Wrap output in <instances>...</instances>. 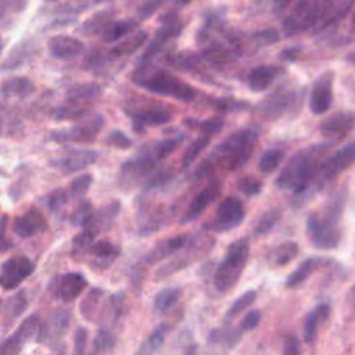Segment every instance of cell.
<instances>
[{
  "label": "cell",
  "mask_w": 355,
  "mask_h": 355,
  "mask_svg": "<svg viewBox=\"0 0 355 355\" xmlns=\"http://www.w3.org/2000/svg\"><path fill=\"white\" fill-rule=\"evenodd\" d=\"M345 197V190H340L330 198L322 214H311L308 216L306 232L315 247L330 250L340 243L338 222L344 211Z\"/></svg>",
  "instance_id": "6da1fadb"
},
{
  "label": "cell",
  "mask_w": 355,
  "mask_h": 355,
  "mask_svg": "<svg viewBox=\"0 0 355 355\" xmlns=\"http://www.w3.org/2000/svg\"><path fill=\"white\" fill-rule=\"evenodd\" d=\"M133 80L137 86L150 93L168 96L184 103L193 101L197 96V90L189 83L166 71L154 68L148 64H143L135 71Z\"/></svg>",
  "instance_id": "7a4b0ae2"
},
{
  "label": "cell",
  "mask_w": 355,
  "mask_h": 355,
  "mask_svg": "<svg viewBox=\"0 0 355 355\" xmlns=\"http://www.w3.org/2000/svg\"><path fill=\"white\" fill-rule=\"evenodd\" d=\"M323 147L324 146L311 147L294 154L277 176L276 184L280 189L293 190L294 193H302L305 189H308L309 183L315 179L318 169L320 168L319 158L322 153L320 148Z\"/></svg>",
  "instance_id": "3957f363"
},
{
  "label": "cell",
  "mask_w": 355,
  "mask_h": 355,
  "mask_svg": "<svg viewBox=\"0 0 355 355\" xmlns=\"http://www.w3.org/2000/svg\"><path fill=\"white\" fill-rule=\"evenodd\" d=\"M248 255L250 243L247 239H239L229 245L225 259L218 265L214 275V284L218 291L225 293L237 283Z\"/></svg>",
  "instance_id": "277c9868"
},
{
  "label": "cell",
  "mask_w": 355,
  "mask_h": 355,
  "mask_svg": "<svg viewBox=\"0 0 355 355\" xmlns=\"http://www.w3.org/2000/svg\"><path fill=\"white\" fill-rule=\"evenodd\" d=\"M257 139L258 133L254 129L237 130L215 148V155L226 168H240L250 158Z\"/></svg>",
  "instance_id": "5b68a950"
},
{
  "label": "cell",
  "mask_w": 355,
  "mask_h": 355,
  "mask_svg": "<svg viewBox=\"0 0 355 355\" xmlns=\"http://www.w3.org/2000/svg\"><path fill=\"white\" fill-rule=\"evenodd\" d=\"M329 0H297L283 21V28L287 35H297L306 31L319 19L327 10Z\"/></svg>",
  "instance_id": "8992f818"
},
{
  "label": "cell",
  "mask_w": 355,
  "mask_h": 355,
  "mask_svg": "<svg viewBox=\"0 0 355 355\" xmlns=\"http://www.w3.org/2000/svg\"><path fill=\"white\" fill-rule=\"evenodd\" d=\"M100 87L93 83H80L72 86L67 93L65 104L57 111V119L79 118L83 115L89 105L100 96Z\"/></svg>",
  "instance_id": "52a82bcc"
},
{
  "label": "cell",
  "mask_w": 355,
  "mask_h": 355,
  "mask_svg": "<svg viewBox=\"0 0 355 355\" xmlns=\"http://www.w3.org/2000/svg\"><path fill=\"white\" fill-rule=\"evenodd\" d=\"M103 125H104V118L100 114H96L78 122L71 129L51 132L50 139L57 143H68V141L89 143L96 139Z\"/></svg>",
  "instance_id": "ba28073f"
},
{
  "label": "cell",
  "mask_w": 355,
  "mask_h": 355,
  "mask_svg": "<svg viewBox=\"0 0 355 355\" xmlns=\"http://www.w3.org/2000/svg\"><path fill=\"white\" fill-rule=\"evenodd\" d=\"M245 216L244 207L240 200L234 197H226L216 208L215 216L209 223V229L214 232H227L237 227Z\"/></svg>",
  "instance_id": "9c48e42d"
},
{
  "label": "cell",
  "mask_w": 355,
  "mask_h": 355,
  "mask_svg": "<svg viewBox=\"0 0 355 355\" xmlns=\"http://www.w3.org/2000/svg\"><path fill=\"white\" fill-rule=\"evenodd\" d=\"M35 272V263L24 255L12 257L3 262L0 270V287L4 290L17 288Z\"/></svg>",
  "instance_id": "30bf717a"
},
{
  "label": "cell",
  "mask_w": 355,
  "mask_h": 355,
  "mask_svg": "<svg viewBox=\"0 0 355 355\" xmlns=\"http://www.w3.org/2000/svg\"><path fill=\"white\" fill-rule=\"evenodd\" d=\"M132 119L133 128L137 132H143L148 126H157L168 123L173 118V112L165 104H153L143 108H128L126 111Z\"/></svg>",
  "instance_id": "8fae6325"
},
{
  "label": "cell",
  "mask_w": 355,
  "mask_h": 355,
  "mask_svg": "<svg viewBox=\"0 0 355 355\" xmlns=\"http://www.w3.org/2000/svg\"><path fill=\"white\" fill-rule=\"evenodd\" d=\"M157 162L158 158L154 154L153 148H143L132 158L126 159V162L121 168V178H123L126 182L146 178L154 173Z\"/></svg>",
  "instance_id": "7c38bea8"
},
{
  "label": "cell",
  "mask_w": 355,
  "mask_h": 355,
  "mask_svg": "<svg viewBox=\"0 0 355 355\" xmlns=\"http://www.w3.org/2000/svg\"><path fill=\"white\" fill-rule=\"evenodd\" d=\"M333 72H324L312 85L309 93V110L315 115L326 114L333 103Z\"/></svg>",
  "instance_id": "4fadbf2b"
},
{
  "label": "cell",
  "mask_w": 355,
  "mask_h": 355,
  "mask_svg": "<svg viewBox=\"0 0 355 355\" xmlns=\"http://www.w3.org/2000/svg\"><path fill=\"white\" fill-rule=\"evenodd\" d=\"M180 29H182V25L179 22L178 14L175 11H171V12H166L165 15H162L161 26L158 28L157 33L154 35L153 40L150 42V44L143 55V64H148V60L151 57H154L166 44V42L169 39L178 36Z\"/></svg>",
  "instance_id": "5bb4252c"
},
{
  "label": "cell",
  "mask_w": 355,
  "mask_h": 355,
  "mask_svg": "<svg viewBox=\"0 0 355 355\" xmlns=\"http://www.w3.org/2000/svg\"><path fill=\"white\" fill-rule=\"evenodd\" d=\"M86 286V277L78 272L62 273L61 276H57V279H54L50 284L54 295L65 302L76 300L83 293Z\"/></svg>",
  "instance_id": "9a60e30c"
},
{
  "label": "cell",
  "mask_w": 355,
  "mask_h": 355,
  "mask_svg": "<svg viewBox=\"0 0 355 355\" xmlns=\"http://www.w3.org/2000/svg\"><path fill=\"white\" fill-rule=\"evenodd\" d=\"M355 162V141H351L338 150H336L331 155H329L324 162L320 165L319 172L322 180H330L336 178L340 172L347 169Z\"/></svg>",
  "instance_id": "2e32d148"
},
{
  "label": "cell",
  "mask_w": 355,
  "mask_h": 355,
  "mask_svg": "<svg viewBox=\"0 0 355 355\" xmlns=\"http://www.w3.org/2000/svg\"><path fill=\"white\" fill-rule=\"evenodd\" d=\"M97 157H98V154L94 150L72 148V150H67L65 154H62L60 157L51 158L50 165L69 173V172L82 171L86 166L94 164Z\"/></svg>",
  "instance_id": "e0dca14e"
},
{
  "label": "cell",
  "mask_w": 355,
  "mask_h": 355,
  "mask_svg": "<svg viewBox=\"0 0 355 355\" xmlns=\"http://www.w3.org/2000/svg\"><path fill=\"white\" fill-rule=\"evenodd\" d=\"M69 320H71V313L65 309H57L54 311L46 323H43L39 329L37 338L42 343H50L54 344L57 343L68 330L69 327Z\"/></svg>",
  "instance_id": "ac0fdd59"
},
{
  "label": "cell",
  "mask_w": 355,
  "mask_h": 355,
  "mask_svg": "<svg viewBox=\"0 0 355 355\" xmlns=\"http://www.w3.org/2000/svg\"><path fill=\"white\" fill-rule=\"evenodd\" d=\"M50 54L57 60H69L79 55L85 46L83 43L69 35H55L51 36L47 42Z\"/></svg>",
  "instance_id": "d6986e66"
},
{
  "label": "cell",
  "mask_w": 355,
  "mask_h": 355,
  "mask_svg": "<svg viewBox=\"0 0 355 355\" xmlns=\"http://www.w3.org/2000/svg\"><path fill=\"white\" fill-rule=\"evenodd\" d=\"M220 191V184L216 180H212L209 184H207L189 204L184 215L182 216V222H190L193 219H196L197 216H200L207 208L208 205L218 197Z\"/></svg>",
  "instance_id": "ffe728a7"
},
{
  "label": "cell",
  "mask_w": 355,
  "mask_h": 355,
  "mask_svg": "<svg viewBox=\"0 0 355 355\" xmlns=\"http://www.w3.org/2000/svg\"><path fill=\"white\" fill-rule=\"evenodd\" d=\"M46 229V220L37 209H29L17 216L12 223V232L19 239H29Z\"/></svg>",
  "instance_id": "44dd1931"
},
{
  "label": "cell",
  "mask_w": 355,
  "mask_h": 355,
  "mask_svg": "<svg viewBox=\"0 0 355 355\" xmlns=\"http://www.w3.org/2000/svg\"><path fill=\"white\" fill-rule=\"evenodd\" d=\"M282 68L277 65H258L247 76V85L252 92H265L280 75Z\"/></svg>",
  "instance_id": "7402d4cb"
},
{
  "label": "cell",
  "mask_w": 355,
  "mask_h": 355,
  "mask_svg": "<svg viewBox=\"0 0 355 355\" xmlns=\"http://www.w3.org/2000/svg\"><path fill=\"white\" fill-rule=\"evenodd\" d=\"M355 123L354 115L344 114V112H336L330 116H327L320 123V132L326 137H338L341 135L348 133Z\"/></svg>",
  "instance_id": "603a6c76"
},
{
  "label": "cell",
  "mask_w": 355,
  "mask_h": 355,
  "mask_svg": "<svg viewBox=\"0 0 355 355\" xmlns=\"http://www.w3.org/2000/svg\"><path fill=\"white\" fill-rule=\"evenodd\" d=\"M35 92V85L31 79L24 76L7 78L0 83V93L4 97L26 98Z\"/></svg>",
  "instance_id": "cb8c5ba5"
},
{
  "label": "cell",
  "mask_w": 355,
  "mask_h": 355,
  "mask_svg": "<svg viewBox=\"0 0 355 355\" xmlns=\"http://www.w3.org/2000/svg\"><path fill=\"white\" fill-rule=\"evenodd\" d=\"M184 244H186V236H184V234H178V236L169 237V239H166V240L158 243V244L153 248V251L148 252V255H147V258H146V262H147V263H155V262H158L159 259L175 254L176 251H179L180 248H183Z\"/></svg>",
  "instance_id": "d4e9b609"
},
{
  "label": "cell",
  "mask_w": 355,
  "mask_h": 355,
  "mask_svg": "<svg viewBox=\"0 0 355 355\" xmlns=\"http://www.w3.org/2000/svg\"><path fill=\"white\" fill-rule=\"evenodd\" d=\"M172 326L169 323H161L158 324L141 343L139 349L135 352V355H155L158 349L162 347L168 333L171 331Z\"/></svg>",
  "instance_id": "484cf974"
},
{
  "label": "cell",
  "mask_w": 355,
  "mask_h": 355,
  "mask_svg": "<svg viewBox=\"0 0 355 355\" xmlns=\"http://www.w3.org/2000/svg\"><path fill=\"white\" fill-rule=\"evenodd\" d=\"M147 39H148L147 32L140 31V32L135 33L133 36L126 37V39L121 40L119 43H116V44L110 50V55H111V57H116V58L130 55V54H133L136 50H139V49L146 43Z\"/></svg>",
  "instance_id": "4316f807"
},
{
  "label": "cell",
  "mask_w": 355,
  "mask_h": 355,
  "mask_svg": "<svg viewBox=\"0 0 355 355\" xmlns=\"http://www.w3.org/2000/svg\"><path fill=\"white\" fill-rule=\"evenodd\" d=\"M330 313V306L327 304L318 305L312 312L308 313L304 323V338L306 343H312L316 337L318 326L322 320H324Z\"/></svg>",
  "instance_id": "83f0119b"
},
{
  "label": "cell",
  "mask_w": 355,
  "mask_h": 355,
  "mask_svg": "<svg viewBox=\"0 0 355 355\" xmlns=\"http://www.w3.org/2000/svg\"><path fill=\"white\" fill-rule=\"evenodd\" d=\"M103 297H104V291L98 287L89 290V293L83 297V300L80 301L79 309H80L82 316L86 320H93L96 318V315L98 313V308H100Z\"/></svg>",
  "instance_id": "f1b7e54d"
},
{
  "label": "cell",
  "mask_w": 355,
  "mask_h": 355,
  "mask_svg": "<svg viewBox=\"0 0 355 355\" xmlns=\"http://www.w3.org/2000/svg\"><path fill=\"white\" fill-rule=\"evenodd\" d=\"M86 252H89L92 257L97 258L100 263L110 265L118 257L119 248L110 241L100 240V241H94L93 245Z\"/></svg>",
  "instance_id": "f546056e"
},
{
  "label": "cell",
  "mask_w": 355,
  "mask_h": 355,
  "mask_svg": "<svg viewBox=\"0 0 355 355\" xmlns=\"http://www.w3.org/2000/svg\"><path fill=\"white\" fill-rule=\"evenodd\" d=\"M297 254H298V245L293 241H287V243H283L279 247H276L269 254L268 258H269V263L283 266V265L288 263L290 261H293Z\"/></svg>",
  "instance_id": "4dcf8cb0"
},
{
  "label": "cell",
  "mask_w": 355,
  "mask_h": 355,
  "mask_svg": "<svg viewBox=\"0 0 355 355\" xmlns=\"http://www.w3.org/2000/svg\"><path fill=\"white\" fill-rule=\"evenodd\" d=\"M322 259L319 258H308L305 259L293 273L288 275L287 277V287H295L298 284H301L318 266H320Z\"/></svg>",
  "instance_id": "1f68e13d"
},
{
  "label": "cell",
  "mask_w": 355,
  "mask_h": 355,
  "mask_svg": "<svg viewBox=\"0 0 355 355\" xmlns=\"http://www.w3.org/2000/svg\"><path fill=\"white\" fill-rule=\"evenodd\" d=\"M136 24L133 21H111L104 31L100 33V36L107 40V42H114V40H121L125 37Z\"/></svg>",
  "instance_id": "d6a6232c"
},
{
  "label": "cell",
  "mask_w": 355,
  "mask_h": 355,
  "mask_svg": "<svg viewBox=\"0 0 355 355\" xmlns=\"http://www.w3.org/2000/svg\"><path fill=\"white\" fill-rule=\"evenodd\" d=\"M284 150L282 148H269L266 150L258 161V171L262 173H272L277 169L280 162L284 159Z\"/></svg>",
  "instance_id": "836d02e7"
},
{
  "label": "cell",
  "mask_w": 355,
  "mask_h": 355,
  "mask_svg": "<svg viewBox=\"0 0 355 355\" xmlns=\"http://www.w3.org/2000/svg\"><path fill=\"white\" fill-rule=\"evenodd\" d=\"M111 12L110 11H100L94 14L92 18H89L80 28V32L85 33L86 36L92 35H100L104 28L111 22Z\"/></svg>",
  "instance_id": "e575fe53"
},
{
  "label": "cell",
  "mask_w": 355,
  "mask_h": 355,
  "mask_svg": "<svg viewBox=\"0 0 355 355\" xmlns=\"http://www.w3.org/2000/svg\"><path fill=\"white\" fill-rule=\"evenodd\" d=\"M211 137H212L211 135L201 132V135L186 148V151H184V154H183V157H182V165H183V168L190 166V165L197 159V157H198V155L202 153V150H205V147L208 146Z\"/></svg>",
  "instance_id": "d590c367"
},
{
  "label": "cell",
  "mask_w": 355,
  "mask_h": 355,
  "mask_svg": "<svg viewBox=\"0 0 355 355\" xmlns=\"http://www.w3.org/2000/svg\"><path fill=\"white\" fill-rule=\"evenodd\" d=\"M179 297H180V290L178 287L164 288L159 293H157L154 298V309L157 312L164 313L178 302Z\"/></svg>",
  "instance_id": "8d00e7d4"
},
{
  "label": "cell",
  "mask_w": 355,
  "mask_h": 355,
  "mask_svg": "<svg viewBox=\"0 0 355 355\" xmlns=\"http://www.w3.org/2000/svg\"><path fill=\"white\" fill-rule=\"evenodd\" d=\"M288 93H273L268 100L263 101L262 114L265 118H279L287 105Z\"/></svg>",
  "instance_id": "74e56055"
},
{
  "label": "cell",
  "mask_w": 355,
  "mask_h": 355,
  "mask_svg": "<svg viewBox=\"0 0 355 355\" xmlns=\"http://www.w3.org/2000/svg\"><path fill=\"white\" fill-rule=\"evenodd\" d=\"M94 216V211L93 207L89 201H82L75 211L71 215V223H73L75 226H83L87 227Z\"/></svg>",
  "instance_id": "f35d334b"
},
{
  "label": "cell",
  "mask_w": 355,
  "mask_h": 355,
  "mask_svg": "<svg viewBox=\"0 0 355 355\" xmlns=\"http://www.w3.org/2000/svg\"><path fill=\"white\" fill-rule=\"evenodd\" d=\"M255 297H257V293L254 290H250V291H245L244 294H241L227 309L226 312V316H225V320L229 322L230 319H233L234 316H237L239 313H241L243 311H245L254 301H255Z\"/></svg>",
  "instance_id": "ab89813d"
},
{
  "label": "cell",
  "mask_w": 355,
  "mask_h": 355,
  "mask_svg": "<svg viewBox=\"0 0 355 355\" xmlns=\"http://www.w3.org/2000/svg\"><path fill=\"white\" fill-rule=\"evenodd\" d=\"M96 234H97V230H94L92 227H85L82 233H79L78 236L73 237L72 251L75 254L86 252L93 245V243L96 241Z\"/></svg>",
  "instance_id": "60d3db41"
},
{
  "label": "cell",
  "mask_w": 355,
  "mask_h": 355,
  "mask_svg": "<svg viewBox=\"0 0 355 355\" xmlns=\"http://www.w3.org/2000/svg\"><path fill=\"white\" fill-rule=\"evenodd\" d=\"M183 135H179L176 137H169L165 140H161L158 143H155L151 148L154 151V154L157 155L158 159H164L166 158L169 154H172L183 141Z\"/></svg>",
  "instance_id": "b9f144b4"
},
{
  "label": "cell",
  "mask_w": 355,
  "mask_h": 355,
  "mask_svg": "<svg viewBox=\"0 0 355 355\" xmlns=\"http://www.w3.org/2000/svg\"><path fill=\"white\" fill-rule=\"evenodd\" d=\"M93 183V178L89 173H83L76 176L68 187V194H71L72 197H82L87 193V190L90 189Z\"/></svg>",
  "instance_id": "7bdbcfd3"
},
{
  "label": "cell",
  "mask_w": 355,
  "mask_h": 355,
  "mask_svg": "<svg viewBox=\"0 0 355 355\" xmlns=\"http://www.w3.org/2000/svg\"><path fill=\"white\" fill-rule=\"evenodd\" d=\"M280 219V212L276 211V209H272V211H268L266 214H263L257 226L254 227V233L258 234V236H262V234H266L268 232L272 230V227L277 223V220Z\"/></svg>",
  "instance_id": "ee69618b"
},
{
  "label": "cell",
  "mask_w": 355,
  "mask_h": 355,
  "mask_svg": "<svg viewBox=\"0 0 355 355\" xmlns=\"http://www.w3.org/2000/svg\"><path fill=\"white\" fill-rule=\"evenodd\" d=\"M93 347L98 349L101 354L110 352L115 347V337L114 334L107 329H100L94 337Z\"/></svg>",
  "instance_id": "f6af8a7d"
},
{
  "label": "cell",
  "mask_w": 355,
  "mask_h": 355,
  "mask_svg": "<svg viewBox=\"0 0 355 355\" xmlns=\"http://www.w3.org/2000/svg\"><path fill=\"white\" fill-rule=\"evenodd\" d=\"M237 187H239V190L243 194L251 197V196H255V194H258L261 191L262 183H261V180H258L255 178L245 176V178H243V179H240L237 182Z\"/></svg>",
  "instance_id": "bcb514c9"
},
{
  "label": "cell",
  "mask_w": 355,
  "mask_h": 355,
  "mask_svg": "<svg viewBox=\"0 0 355 355\" xmlns=\"http://www.w3.org/2000/svg\"><path fill=\"white\" fill-rule=\"evenodd\" d=\"M89 333L85 327H78L73 334V349L72 355H85Z\"/></svg>",
  "instance_id": "7dc6e473"
},
{
  "label": "cell",
  "mask_w": 355,
  "mask_h": 355,
  "mask_svg": "<svg viewBox=\"0 0 355 355\" xmlns=\"http://www.w3.org/2000/svg\"><path fill=\"white\" fill-rule=\"evenodd\" d=\"M259 320H261V312L257 311V309L250 311V312H247L245 316L243 318L239 330H240V331H250V330H252V329H255V327L258 326Z\"/></svg>",
  "instance_id": "c3c4849f"
},
{
  "label": "cell",
  "mask_w": 355,
  "mask_h": 355,
  "mask_svg": "<svg viewBox=\"0 0 355 355\" xmlns=\"http://www.w3.org/2000/svg\"><path fill=\"white\" fill-rule=\"evenodd\" d=\"M105 141H107L110 146L118 147V148H128V147H130V144H132L130 140H129V137H128L126 135H123L122 132H119V130L111 132V133L107 136Z\"/></svg>",
  "instance_id": "681fc988"
},
{
  "label": "cell",
  "mask_w": 355,
  "mask_h": 355,
  "mask_svg": "<svg viewBox=\"0 0 355 355\" xmlns=\"http://www.w3.org/2000/svg\"><path fill=\"white\" fill-rule=\"evenodd\" d=\"M67 198H68V196H67L65 191H62V190H55V191H53V193L49 196L47 205H49V208H50L53 212H55V211H58L60 208H62V207L67 204Z\"/></svg>",
  "instance_id": "f907efd6"
},
{
  "label": "cell",
  "mask_w": 355,
  "mask_h": 355,
  "mask_svg": "<svg viewBox=\"0 0 355 355\" xmlns=\"http://www.w3.org/2000/svg\"><path fill=\"white\" fill-rule=\"evenodd\" d=\"M26 306V298H25V293L19 291L17 293L11 301H10V311H11V318H17Z\"/></svg>",
  "instance_id": "816d5d0a"
},
{
  "label": "cell",
  "mask_w": 355,
  "mask_h": 355,
  "mask_svg": "<svg viewBox=\"0 0 355 355\" xmlns=\"http://www.w3.org/2000/svg\"><path fill=\"white\" fill-rule=\"evenodd\" d=\"M165 0H146L140 8L137 10V15L141 18V19H146L148 18L150 15H153L155 12V10L164 3Z\"/></svg>",
  "instance_id": "f5cc1de1"
},
{
  "label": "cell",
  "mask_w": 355,
  "mask_h": 355,
  "mask_svg": "<svg viewBox=\"0 0 355 355\" xmlns=\"http://www.w3.org/2000/svg\"><path fill=\"white\" fill-rule=\"evenodd\" d=\"M222 126H223V122H222L220 119L212 118V119H208V121L202 122V123L200 125V130H201L202 133H208V135L214 136L215 133H218V132L222 129Z\"/></svg>",
  "instance_id": "db71d44e"
},
{
  "label": "cell",
  "mask_w": 355,
  "mask_h": 355,
  "mask_svg": "<svg viewBox=\"0 0 355 355\" xmlns=\"http://www.w3.org/2000/svg\"><path fill=\"white\" fill-rule=\"evenodd\" d=\"M6 229H7V216L3 215L0 220V251H8L12 247V241L8 240L6 234Z\"/></svg>",
  "instance_id": "11a10c76"
},
{
  "label": "cell",
  "mask_w": 355,
  "mask_h": 355,
  "mask_svg": "<svg viewBox=\"0 0 355 355\" xmlns=\"http://www.w3.org/2000/svg\"><path fill=\"white\" fill-rule=\"evenodd\" d=\"M301 348H300V341L297 340V337L290 336L286 340L284 344V349H283V355H300Z\"/></svg>",
  "instance_id": "9f6ffc18"
},
{
  "label": "cell",
  "mask_w": 355,
  "mask_h": 355,
  "mask_svg": "<svg viewBox=\"0 0 355 355\" xmlns=\"http://www.w3.org/2000/svg\"><path fill=\"white\" fill-rule=\"evenodd\" d=\"M294 0H273V11L275 14L284 12Z\"/></svg>",
  "instance_id": "6f0895ef"
},
{
  "label": "cell",
  "mask_w": 355,
  "mask_h": 355,
  "mask_svg": "<svg viewBox=\"0 0 355 355\" xmlns=\"http://www.w3.org/2000/svg\"><path fill=\"white\" fill-rule=\"evenodd\" d=\"M183 355H197V345L196 344H189L184 351Z\"/></svg>",
  "instance_id": "680465c9"
},
{
  "label": "cell",
  "mask_w": 355,
  "mask_h": 355,
  "mask_svg": "<svg viewBox=\"0 0 355 355\" xmlns=\"http://www.w3.org/2000/svg\"><path fill=\"white\" fill-rule=\"evenodd\" d=\"M191 0H175V3L176 4H179V6H186V4H189Z\"/></svg>",
  "instance_id": "91938a15"
},
{
  "label": "cell",
  "mask_w": 355,
  "mask_h": 355,
  "mask_svg": "<svg viewBox=\"0 0 355 355\" xmlns=\"http://www.w3.org/2000/svg\"><path fill=\"white\" fill-rule=\"evenodd\" d=\"M89 355H103V354H101V352H100V351H98V349H96V348H94V347H93V348H92V351H90V354H89Z\"/></svg>",
  "instance_id": "94428289"
},
{
  "label": "cell",
  "mask_w": 355,
  "mask_h": 355,
  "mask_svg": "<svg viewBox=\"0 0 355 355\" xmlns=\"http://www.w3.org/2000/svg\"><path fill=\"white\" fill-rule=\"evenodd\" d=\"M58 355H67V352H65V348H61V349L58 351Z\"/></svg>",
  "instance_id": "6125c7cd"
},
{
  "label": "cell",
  "mask_w": 355,
  "mask_h": 355,
  "mask_svg": "<svg viewBox=\"0 0 355 355\" xmlns=\"http://www.w3.org/2000/svg\"><path fill=\"white\" fill-rule=\"evenodd\" d=\"M94 3H104V1H111V0H93Z\"/></svg>",
  "instance_id": "be15d7a7"
},
{
  "label": "cell",
  "mask_w": 355,
  "mask_h": 355,
  "mask_svg": "<svg viewBox=\"0 0 355 355\" xmlns=\"http://www.w3.org/2000/svg\"><path fill=\"white\" fill-rule=\"evenodd\" d=\"M352 21L355 22V12H354V17H352Z\"/></svg>",
  "instance_id": "e7e4bbea"
},
{
  "label": "cell",
  "mask_w": 355,
  "mask_h": 355,
  "mask_svg": "<svg viewBox=\"0 0 355 355\" xmlns=\"http://www.w3.org/2000/svg\"><path fill=\"white\" fill-rule=\"evenodd\" d=\"M1 47H3V44H1V42H0V51H1Z\"/></svg>",
  "instance_id": "03108f58"
}]
</instances>
